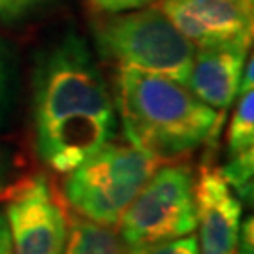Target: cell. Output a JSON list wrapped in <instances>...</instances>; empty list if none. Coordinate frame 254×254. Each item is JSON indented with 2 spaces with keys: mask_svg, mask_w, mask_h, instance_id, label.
Segmentation results:
<instances>
[{
  "mask_svg": "<svg viewBox=\"0 0 254 254\" xmlns=\"http://www.w3.org/2000/svg\"><path fill=\"white\" fill-rule=\"evenodd\" d=\"M13 254H63L68 224L46 175L38 173L9 189L6 203Z\"/></svg>",
  "mask_w": 254,
  "mask_h": 254,
  "instance_id": "8992f818",
  "label": "cell"
},
{
  "mask_svg": "<svg viewBox=\"0 0 254 254\" xmlns=\"http://www.w3.org/2000/svg\"><path fill=\"white\" fill-rule=\"evenodd\" d=\"M249 49L251 47L247 46L196 49L190 75L187 81L189 91L209 108L222 113L234 104L239 92Z\"/></svg>",
  "mask_w": 254,
  "mask_h": 254,
  "instance_id": "9c48e42d",
  "label": "cell"
},
{
  "mask_svg": "<svg viewBox=\"0 0 254 254\" xmlns=\"http://www.w3.org/2000/svg\"><path fill=\"white\" fill-rule=\"evenodd\" d=\"M158 8L196 49L253 44L254 8L241 0H160Z\"/></svg>",
  "mask_w": 254,
  "mask_h": 254,
  "instance_id": "52a82bcc",
  "label": "cell"
},
{
  "mask_svg": "<svg viewBox=\"0 0 254 254\" xmlns=\"http://www.w3.org/2000/svg\"><path fill=\"white\" fill-rule=\"evenodd\" d=\"M115 109L130 145L156 160H175L215 145L222 113L198 100L187 85L137 70H117Z\"/></svg>",
  "mask_w": 254,
  "mask_h": 254,
  "instance_id": "7a4b0ae2",
  "label": "cell"
},
{
  "mask_svg": "<svg viewBox=\"0 0 254 254\" xmlns=\"http://www.w3.org/2000/svg\"><path fill=\"white\" fill-rule=\"evenodd\" d=\"M241 2H245L247 6H253L254 8V0H241Z\"/></svg>",
  "mask_w": 254,
  "mask_h": 254,
  "instance_id": "d6986e66",
  "label": "cell"
},
{
  "mask_svg": "<svg viewBox=\"0 0 254 254\" xmlns=\"http://www.w3.org/2000/svg\"><path fill=\"white\" fill-rule=\"evenodd\" d=\"M194 209L200 254H236L243 203L230 189L220 168L207 160L201 164L198 179H194Z\"/></svg>",
  "mask_w": 254,
  "mask_h": 254,
  "instance_id": "ba28073f",
  "label": "cell"
},
{
  "mask_svg": "<svg viewBox=\"0 0 254 254\" xmlns=\"http://www.w3.org/2000/svg\"><path fill=\"white\" fill-rule=\"evenodd\" d=\"M32 123L38 158L57 173L72 172L115 136V102L79 36L66 34L38 57Z\"/></svg>",
  "mask_w": 254,
  "mask_h": 254,
  "instance_id": "6da1fadb",
  "label": "cell"
},
{
  "mask_svg": "<svg viewBox=\"0 0 254 254\" xmlns=\"http://www.w3.org/2000/svg\"><path fill=\"white\" fill-rule=\"evenodd\" d=\"M139 254H200V247H198V239L190 234V236L179 237L162 245L151 247Z\"/></svg>",
  "mask_w": 254,
  "mask_h": 254,
  "instance_id": "4fadbf2b",
  "label": "cell"
},
{
  "mask_svg": "<svg viewBox=\"0 0 254 254\" xmlns=\"http://www.w3.org/2000/svg\"><path fill=\"white\" fill-rule=\"evenodd\" d=\"M51 2L53 0H0V21L2 23L25 21Z\"/></svg>",
  "mask_w": 254,
  "mask_h": 254,
  "instance_id": "7c38bea8",
  "label": "cell"
},
{
  "mask_svg": "<svg viewBox=\"0 0 254 254\" xmlns=\"http://www.w3.org/2000/svg\"><path fill=\"white\" fill-rule=\"evenodd\" d=\"M9 89H11V70L6 49L0 44V127L6 119V109L9 102Z\"/></svg>",
  "mask_w": 254,
  "mask_h": 254,
  "instance_id": "5bb4252c",
  "label": "cell"
},
{
  "mask_svg": "<svg viewBox=\"0 0 254 254\" xmlns=\"http://www.w3.org/2000/svg\"><path fill=\"white\" fill-rule=\"evenodd\" d=\"M94 40L104 59L117 70H137L187 85L196 47L158 6L109 13L94 23Z\"/></svg>",
  "mask_w": 254,
  "mask_h": 254,
  "instance_id": "3957f363",
  "label": "cell"
},
{
  "mask_svg": "<svg viewBox=\"0 0 254 254\" xmlns=\"http://www.w3.org/2000/svg\"><path fill=\"white\" fill-rule=\"evenodd\" d=\"M154 2H158V0H91L94 8L106 11V13H125V11L151 6Z\"/></svg>",
  "mask_w": 254,
  "mask_h": 254,
  "instance_id": "9a60e30c",
  "label": "cell"
},
{
  "mask_svg": "<svg viewBox=\"0 0 254 254\" xmlns=\"http://www.w3.org/2000/svg\"><path fill=\"white\" fill-rule=\"evenodd\" d=\"M11 172H13L11 154L4 147H0V194L8 189L9 179H11Z\"/></svg>",
  "mask_w": 254,
  "mask_h": 254,
  "instance_id": "e0dca14e",
  "label": "cell"
},
{
  "mask_svg": "<svg viewBox=\"0 0 254 254\" xmlns=\"http://www.w3.org/2000/svg\"><path fill=\"white\" fill-rule=\"evenodd\" d=\"M0 254H13L8 220H6V215L2 209H0Z\"/></svg>",
  "mask_w": 254,
  "mask_h": 254,
  "instance_id": "ac0fdd59",
  "label": "cell"
},
{
  "mask_svg": "<svg viewBox=\"0 0 254 254\" xmlns=\"http://www.w3.org/2000/svg\"><path fill=\"white\" fill-rule=\"evenodd\" d=\"M158 164L137 147L109 141L66 173L64 200L83 218L115 228Z\"/></svg>",
  "mask_w": 254,
  "mask_h": 254,
  "instance_id": "277c9868",
  "label": "cell"
},
{
  "mask_svg": "<svg viewBox=\"0 0 254 254\" xmlns=\"http://www.w3.org/2000/svg\"><path fill=\"white\" fill-rule=\"evenodd\" d=\"M254 154V92L239 94L228 130V158Z\"/></svg>",
  "mask_w": 254,
  "mask_h": 254,
  "instance_id": "8fae6325",
  "label": "cell"
},
{
  "mask_svg": "<svg viewBox=\"0 0 254 254\" xmlns=\"http://www.w3.org/2000/svg\"><path fill=\"white\" fill-rule=\"evenodd\" d=\"M196 230L194 175L185 164L156 168L117 222L132 254L162 245Z\"/></svg>",
  "mask_w": 254,
  "mask_h": 254,
  "instance_id": "5b68a950",
  "label": "cell"
},
{
  "mask_svg": "<svg viewBox=\"0 0 254 254\" xmlns=\"http://www.w3.org/2000/svg\"><path fill=\"white\" fill-rule=\"evenodd\" d=\"M63 254H132L113 226L72 218Z\"/></svg>",
  "mask_w": 254,
  "mask_h": 254,
  "instance_id": "30bf717a",
  "label": "cell"
},
{
  "mask_svg": "<svg viewBox=\"0 0 254 254\" xmlns=\"http://www.w3.org/2000/svg\"><path fill=\"white\" fill-rule=\"evenodd\" d=\"M236 254H254L253 217H249L245 222H241V232H239V241H237Z\"/></svg>",
  "mask_w": 254,
  "mask_h": 254,
  "instance_id": "2e32d148",
  "label": "cell"
}]
</instances>
